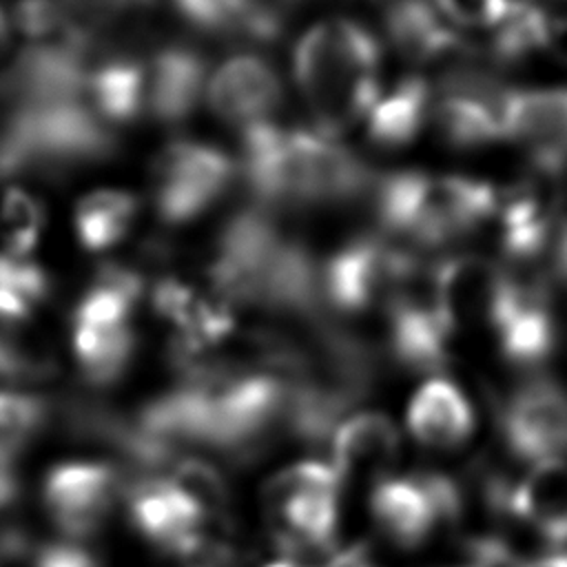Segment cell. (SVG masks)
I'll list each match as a JSON object with an SVG mask.
<instances>
[{
  "label": "cell",
  "instance_id": "1",
  "mask_svg": "<svg viewBox=\"0 0 567 567\" xmlns=\"http://www.w3.org/2000/svg\"><path fill=\"white\" fill-rule=\"evenodd\" d=\"M208 279L210 290L230 306L257 308L292 321L321 315L315 255L275 210L259 204L224 221L213 246Z\"/></svg>",
  "mask_w": 567,
  "mask_h": 567
},
{
  "label": "cell",
  "instance_id": "2",
  "mask_svg": "<svg viewBox=\"0 0 567 567\" xmlns=\"http://www.w3.org/2000/svg\"><path fill=\"white\" fill-rule=\"evenodd\" d=\"M259 206L319 208L352 204L377 184L372 168L330 137L277 122L241 131L239 166Z\"/></svg>",
  "mask_w": 567,
  "mask_h": 567
},
{
  "label": "cell",
  "instance_id": "3",
  "mask_svg": "<svg viewBox=\"0 0 567 567\" xmlns=\"http://www.w3.org/2000/svg\"><path fill=\"white\" fill-rule=\"evenodd\" d=\"M379 69L381 47L354 20H323L299 38L292 71L317 133L341 135L370 113L381 93Z\"/></svg>",
  "mask_w": 567,
  "mask_h": 567
},
{
  "label": "cell",
  "instance_id": "4",
  "mask_svg": "<svg viewBox=\"0 0 567 567\" xmlns=\"http://www.w3.org/2000/svg\"><path fill=\"white\" fill-rule=\"evenodd\" d=\"M115 148V128L86 100L4 111L0 179H60L113 157Z\"/></svg>",
  "mask_w": 567,
  "mask_h": 567
},
{
  "label": "cell",
  "instance_id": "5",
  "mask_svg": "<svg viewBox=\"0 0 567 567\" xmlns=\"http://www.w3.org/2000/svg\"><path fill=\"white\" fill-rule=\"evenodd\" d=\"M377 221L385 235L434 248L465 237L498 208L496 190L481 179L399 171L372 188Z\"/></svg>",
  "mask_w": 567,
  "mask_h": 567
},
{
  "label": "cell",
  "instance_id": "6",
  "mask_svg": "<svg viewBox=\"0 0 567 567\" xmlns=\"http://www.w3.org/2000/svg\"><path fill=\"white\" fill-rule=\"evenodd\" d=\"M423 261L383 235H361L339 246L321 266V299L341 315L388 308Z\"/></svg>",
  "mask_w": 567,
  "mask_h": 567
},
{
  "label": "cell",
  "instance_id": "7",
  "mask_svg": "<svg viewBox=\"0 0 567 567\" xmlns=\"http://www.w3.org/2000/svg\"><path fill=\"white\" fill-rule=\"evenodd\" d=\"M237 175L235 159L221 148L195 140L166 144L151 166V199L159 221L182 226L228 190Z\"/></svg>",
  "mask_w": 567,
  "mask_h": 567
},
{
  "label": "cell",
  "instance_id": "8",
  "mask_svg": "<svg viewBox=\"0 0 567 567\" xmlns=\"http://www.w3.org/2000/svg\"><path fill=\"white\" fill-rule=\"evenodd\" d=\"M370 514L377 532L394 547L423 545L439 525L456 523L463 514V492L454 478L421 472L388 476L372 485Z\"/></svg>",
  "mask_w": 567,
  "mask_h": 567
},
{
  "label": "cell",
  "instance_id": "9",
  "mask_svg": "<svg viewBox=\"0 0 567 567\" xmlns=\"http://www.w3.org/2000/svg\"><path fill=\"white\" fill-rule=\"evenodd\" d=\"M131 483L133 476L115 463H62L44 478V509L66 538H91L126 498Z\"/></svg>",
  "mask_w": 567,
  "mask_h": 567
},
{
  "label": "cell",
  "instance_id": "10",
  "mask_svg": "<svg viewBox=\"0 0 567 567\" xmlns=\"http://www.w3.org/2000/svg\"><path fill=\"white\" fill-rule=\"evenodd\" d=\"M388 352L412 372H434L447 361L454 334L432 284V264H421L385 308Z\"/></svg>",
  "mask_w": 567,
  "mask_h": 567
},
{
  "label": "cell",
  "instance_id": "11",
  "mask_svg": "<svg viewBox=\"0 0 567 567\" xmlns=\"http://www.w3.org/2000/svg\"><path fill=\"white\" fill-rule=\"evenodd\" d=\"M487 323L509 363L525 368L543 363L556 346V321L545 279L503 268Z\"/></svg>",
  "mask_w": 567,
  "mask_h": 567
},
{
  "label": "cell",
  "instance_id": "12",
  "mask_svg": "<svg viewBox=\"0 0 567 567\" xmlns=\"http://www.w3.org/2000/svg\"><path fill=\"white\" fill-rule=\"evenodd\" d=\"M86 51L69 42H33L0 71V106L4 111L86 100L91 66Z\"/></svg>",
  "mask_w": 567,
  "mask_h": 567
},
{
  "label": "cell",
  "instance_id": "13",
  "mask_svg": "<svg viewBox=\"0 0 567 567\" xmlns=\"http://www.w3.org/2000/svg\"><path fill=\"white\" fill-rule=\"evenodd\" d=\"M505 86L476 69L450 71L434 89L432 122L454 148H478L505 140Z\"/></svg>",
  "mask_w": 567,
  "mask_h": 567
},
{
  "label": "cell",
  "instance_id": "14",
  "mask_svg": "<svg viewBox=\"0 0 567 567\" xmlns=\"http://www.w3.org/2000/svg\"><path fill=\"white\" fill-rule=\"evenodd\" d=\"M498 425L507 447L527 463L567 456V392L547 379L514 390Z\"/></svg>",
  "mask_w": 567,
  "mask_h": 567
},
{
  "label": "cell",
  "instance_id": "15",
  "mask_svg": "<svg viewBox=\"0 0 567 567\" xmlns=\"http://www.w3.org/2000/svg\"><path fill=\"white\" fill-rule=\"evenodd\" d=\"M210 111L241 131L272 122L284 104L277 69L257 53H237L221 62L206 86Z\"/></svg>",
  "mask_w": 567,
  "mask_h": 567
},
{
  "label": "cell",
  "instance_id": "16",
  "mask_svg": "<svg viewBox=\"0 0 567 567\" xmlns=\"http://www.w3.org/2000/svg\"><path fill=\"white\" fill-rule=\"evenodd\" d=\"M124 503L133 529L175 558L188 556L213 529V523L164 476L133 481Z\"/></svg>",
  "mask_w": 567,
  "mask_h": 567
},
{
  "label": "cell",
  "instance_id": "17",
  "mask_svg": "<svg viewBox=\"0 0 567 567\" xmlns=\"http://www.w3.org/2000/svg\"><path fill=\"white\" fill-rule=\"evenodd\" d=\"M505 140L518 142L540 173H560L567 166V86L509 89Z\"/></svg>",
  "mask_w": 567,
  "mask_h": 567
},
{
  "label": "cell",
  "instance_id": "18",
  "mask_svg": "<svg viewBox=\"0 0 567 567\" xmlns=\"http://www.w3.org/2000/svg\"><path fill=\"white\" fill-rule=\"evenodd\" d=\"M206 86L204 53L184 42L164 44L146 60V115L157 124L177 126L197 111Z\"/></svg>",
  "mask_w": 567,
  "mask_h": 567
},
{
  "label": "cell",
  "instance_id": "19",
  "mask_svg": "<svg viewBox=\"0 0 567 567\" xmlns=\"http://www.w3.org/2000/svg\"><path fill=\"white\" fill-rule=\"evenodd\" d=\"M401 452L396 425L381 412L361 410L346 416L330 441V465L341 487L388 478Z\"/></svg>",
  "mask_w": 567,
  "mask_h": 567
},
{
  "label": "cell",
  "instance_id": "20",
  "mask_svg": "<svg viewBox=\"0 0 567 567\" xmlns=\"http://www.w3.org/2000/svg\"><path fill=\"white\" fill-rule=\"evenodd\" d=\"M492 503L523 520L551 545L567 543V461L532 463L529 472L512 487L494 485Z\"/></svg>",
  "mask_w": 567,
  "mask_h": 567
},
{
  "label": "cell",
  "instance_id": "21",
  "mask_svg": "<svg viewBox=\"0 0 567 567\" xmlns=\"http://www.w3.org/2000/svg\"><path fill=\"white\" fill-rule=\"evenodd\" d=\"M84 97L113 128L135 122L146 113V60L117 49L93 55Z\"/></svg>",
  "mask_w": 567,
  "mask_h": 567
},
{
  "label": "cell",
  "instance_id": "22",
  "mask_svg": "<svg viewBox=\"0 0 567 567\" xmlns=\"http://www.w3.org/2000/svg\"><path fill=\"white\" fill-rule=\"evenodd\" d=\"M171 4L202 33L257 44L281 38L288 13L275 0H171Z\"/></svg>",
  "mask_w": 567,
  "mask_h": 567
},
{
  "label": "cell",
  "instance_id": "23",
  "mask_svg": "<svg viewBox=\"0 0 567 567\" xmlns=\"http://www.w3.org/2000/svg\"><path fill=\"white\" fill-rule=\"evenodd\" d=\"M153 7L155 0H58L60 35L89 55L113 51Z\"/></svg>",
  "mask_w": 567,
  "mask_h": 567
},
{
  "label": "cell",
  "instance_id": "24",
  "mask_svg": "<svg viewBox=\"0 0 567 567\" xmlns=\"http://www.w3.org/2000/svg\"><path fill=\"white\" fill-rule=\"evenodd\" d=\"M408 430L425 447L452 450L474 430L467 396L447 379L425 381L410 401Z\"/></svg>",
  "mask_w": 567,
  "mask_h": 567
},
{
  "label": "cell",
  "instance_id": "25",
  "mask_svg": "<svg viewBox=\"0 0 567 567\" xmlns=\"http://www.w3.org/2000/svg\"><path fill=\"white\" fill-rule=\"evenodd\" d=\"M383 29L390 44L412 62H432L463 49V38L430 0H388Z\"/></svg>",
  "mask_w": 567,
  "mask_h": 567
},
{
  "label": "cell",
  "instance_id": "26",
  "mask_svg": "<svg viewBox=\"0 0 567 567\" xmlns=\"http://www.w3.org/2000/svg\"><path fill=\"white\" fill-rule=\"evenodd\" d=\"M434 89L421 75H405L381 93L368 113V137L381 148H401L432 120Z\"/></svg>",
  "mask_w": 567,
  "mask_h": 567
},
{
  "label": "cell",
  "instance_id": "27",
  "mask_svg": "<svg viewBox=\"0 0 567 567\" xmlns=\"http://www.w3.org/2000/svg\"><path fill=\"white\" fill-rule=\"evenodd\" d=\"M31 308L0 292V377L42 381L55 374V352L33 326Z\"/></svg>",
  "mask_w": 567,
  "mask_h": 567
},
{
  "label": "cell",
  "instance_id": "28",
  "mask_svg": "<svg viewBox=\"0 0 567 567\" xmlns=\"http://www.w3.org/2000/svg\"><path fill=\"white\" fill-rule=\"evenodd\" d=\"M71 343L82 379L93 388L120 381L135 354V332L128 323L71 321Z\"/></svg>",
  "mask_w": 567,
  "mask_h": 567
},
{
  "label": "cell",
  "instance_id": "29",
  "mask_svg": "<svg viewBox=\"0 0 567 567\" xmlns=\"http://www.w3.org/2000/svg\"><path fill=\"white\" fill-rule=\"evenodd\" d=\"M554 226L551 210L538 190H514L501 208L503 255L516 264L532 261L547 250Z\"/></svg>",
  "mask_w": 567,
  "mask_h": 567
},
{
  "label": "cell",
  "instance_id": "30",
  "mask_svg": "<svg viewBox=\"0 0 567 567\" xmlns=\"http://www.w3.org/2000/svg\"><path fill=\"white\" fill-rule=\"evenodd\" d=\"M137 210L135 195L126 190L102 188L84 195L73 210V230L80 246L89 252L113 248L128 235Z\"/></svg>",
  "mask_w": 567,
  "mask_h": 567
},
{
  "label": "cell",
  "instance_id": "31",
  "mask_svg": "<svg viewBox=\"0 0 567 567\" xmlns=\"http://www.w3.org/2000/svg\"><path fill=\"white\" fill-rule=\"evenodd\" d=\"M166 483L188 498L213 525H221L228 518V507L233 501L230 485L215 463L199 456H182L166 474Z\"/></svg>",
  "mask_w": 567,
  "mask_h": 567
},
{
  "label": "cell",
  "instance_id": "32",
  "mask_svg": "<svg viewBox=\"0 0 567 567\" xmlns=\"http://www.w3.org/2000/svg\"><path fill=\"white\" fill-rule=\"evenodd\" d=\"M53 403L24 392L0 390V461L16 456L51 423Z\"/></svg>",
  "mask_w": 567,
  "mask_h": 567
},
{
  "label": "cell",
  "instance_id": "33",
  "mask_svg": "<svg viewBox=\"0 0 567 567\" xmlns=\"http://www.w3.org/2000/svg\"><path fill=\"white\" fill-rule=\"evenodd\" d=\"M44 226L42 204L27 190L11 186L0 199V241L4 255L24 259Z\"/></svg>",
  "mask_w": 567,
  "mask_h": 567
},
{
  "label": "cell",
  "instance_id": "34",
  "mask_svg": "<svg viewBox=\"0 0 567 567\" xmlns=\"http://www.w3.org/2000/svg\"><path fill=\"white\" fill-rule=\"evenodd\" d=\"M547 13L529 2H518L516 11L494 29L489 55L498 62H525L534 53H543V31Z\"/></svg>",
  "mask_w": 567,
  "mask_h": 567
},
{
  "label": "cell",
  "instance_id": "35",
  "mask_svg": "<svg viewBox=\"0 0 567 567\" xmlns=\"http://www.w3.org/2000/svg\"><path fill=\"white\" fill-rule=\"evenodd\" d=\"M0 292L33 310L49 299L51 279L38 264L0 252Z\"/></svg>",
  "mask_w": 567,
  "mask_h": 567
},
{
  "label": "cell",
  "instance_id": "36",
  "mask_svg": "<svg viewBox=\"0 0 567 567\" xmlns=\"http://www.w3.org/2000/svg\"><path fill=\"white\" fill-rule=\"evenodd\" d=\"M452 24L465 29H496L518 7L520 0H430Z\"/></svg>",
  "mask_w": 567,
  "mask_h": 567
},
{
  "label": "cell",
  "instance_id": "37",
  "mask_svg": "<svg viewBox=\"0 0 567 567\" xmlns=\"http://www.w3.org/2000/svg\"><path fill=\"white\" fill-rule=\"evenodd\" d=\"M13 29L33 42H47L60 33L58 0H18L11 11Z\"/></svg>",
  "mask_w": 567,
  "mask_h": 567
},
{
  "label": "cell",
  "instance_id": "38",
  "mask_svg": "<svg viewBox=\"0 0 567 567\" xmlns=\"http://www.w3.org/2000/svg\"><path fill=\"white\" fill-rule=\"evenodd\" d=\"M549 277L556 286L567 290V219L554 226L549 246Z\"/></svg>",
  "mask_w": 567,
  "mask_h": 567
},
{
  "label": "cell",
  "instance_id": "39",
  "mask_svg": "<svg viewBox=\"0 0 567 567\" xmlns=\"http://www.w3.org/2000/svg\"><path fill=\"white\" fill-rule=\"evenodd\" d=\"M543 55L567 66V16H549L543 31Z\"/></svg>",
  "mask_w": 567,
  "mask_h": 567
},
{
  "label": "cell",
  "instance_id": "40",
  "mask_svg": "<svg viewBox=\"0 0 567 567\" xmlns=\"http://www.w3.org/2000/svg\"><path fill=\"white\" fill-rule=\"evenodd\" d=\"M520 567H567V551H551V554L525 560Z\"/></svg>",
  "mask_w": 567,
  "mask_h": 567
},
{
  "label": "cell",
  "instance_id": "41",
  "mask_svg": "<svg viewBox=\"0 0 567 567\" xmlns=\"http://www.w3.org/2000/svg\"><path fill=\"white\" fill-rule=\"evenodd\" d=\"M11 31H13L11 13L0 4V51L7 49V44H9V40H11Z\"/></svg>",
  "mask_w": 567,
  "mask_h": 567
},
{
  "label": "cell",
  "instance_id": "42",
  "mask_svg": "<svg viewBox=\"0 0 567 567\" xmlns=\"http://www.w3.org/2000/svg\"><path fill=\"white\" fill-rule=\"evenodd\" d=\"M264 567H299V565L292 563V560H288V558H279V560H272V563H268V565H264Z\"/></svg>",
  "mask_w": 567,
  "mask_h": 567
}]
</instances>
